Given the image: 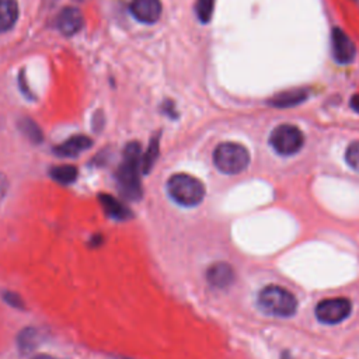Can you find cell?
<instances>
[{"label": "cell", "instance_id": "17", "mask_svg": "<svg viewBox=\"0 0 359 359\" xmlns=\"http://www.w3.org/2000/svg\"><path fill=\"white\" fill-rule=\"evenodd\" d=\"M157 156H158V139L154 137L150 142L147 151L142 156V171H143V174H147L150 171V168L153 167Z\"/></svg>", "mask_w": 359, "mask_h": 359}, {"label": "cell", "instance_id": "11", "mask_svg": "<svg viewBox=\"0 0 359 359\" xmlns=\"http://www.w3.org/2000/svg\"><path fill=\"white\" fill-rule=\"evenodd\" d=\"M91 139L83 135H77L73 137H69L66 142H63L62 144H57L53 151L60 156V157H74L77 154H80L81 151L87 150L88 147H91Z\"/></svg>", "mask_w": 359, "mask_h": 359}, {"label": "cell", "instance_id": "10", "mask_svg": "<svg viewBox=\"0 0 359 359\" xmlns=\"http://www.w3.org/2000/svg\"><path fill=\"white\" fill-rule=\"evenodd\" d=\"M206 279L212 286L223 289V287H227L229 285H231V282L234 279V272L229 264L216 262V264L210 265L209 269L206 271Z\"/></svg>", "mask_w": 359, "mask_h": 359}, {"label": "cell", "instance_id": "18", "mask_svg": "<svg viewBox=\"0 0 359 359\" xmlns=\"http://www.w3.org/2000/svg\"><path fill=\"white\" fill-rule=\"evenodd\" d=\"M213 7H215V0H198L196 14L202 22H208L210 20Z\"/></svg>", "mask_w": 359, "mask_h": 359}, {"label": "cell", "instance_id": "5", "mask_svg": "<svg viewBox=\"0 0 359 359\" xmlns=\"http://www.w3.org/2000/svg\"><path fill=\"white\" fill-rule=\"evenodd\" d=\"M269 143L276 153L282 156H292L302 149L304 143V136L297 126L283 123L272 130L269 136Z\"/></svg>", "mask_w": 359, "mask_h": 359}, {"label": "cell", "instance_id": "9", "mask_svg": "<svg viewBox=\"0 0 359 359\" xmlns=\"http://www.w3.org/2000/svg\"><path fill=\"white\" fill-rule=\"evenodd\" d=\"M56 27L65 35H74L83 27V15L77 8L66 7L59 13Z\"/></svg>", "mask_w": 359, "mask_h": 359}, {"label": "cell", "instance_id": "24", "mask_svg": "<svg viewBox=\"0 0 359 359\" xmlns=\"http://www.w3.org/2000/svg\"><path fill=\"white\" fill-rule=\"evenodd\" d=\"M32 359H57V358H53V356H49V355H38Z\"/></svg>", "mask_w": 359, "mask_h": 359}, {"label": "cell", "instance_id": "20", "mask_svg": "<svg viewBox=\"0 0 359 359\" xmlns=\"http://www.w3.org/2000/svg\"><path fill=\"white\" fill-rule=\"evenodd\" d=\"M22 130H24V133H25L29 139H32L34 142H41V139H42L41 130L35 126L34 122L25 121V122L22 123Z\"/></svg>", "mask_w": 359, "mask_h": 359}, {"label": "cell", "instance_id": "3", "mask_svg": "<svg viewBox=\"0 0 359 359\" xmlns=\"http://www.w3.org/2000/svg\"><path fill=\"white\" fill-rule=\"evenodd\" d=\"M167 191L182 206H196L205 196L203 184L189 174H174L167 182Z\"/></svg>", "mask_w": 359, "mask_h": 359}, {"label": "cell", "instance_id": "19", "mask_svg": "<svg viewBox=\"0 0 359 359\" xmlns=\"http://www.w3.org/2000/svg\"><path fill=\"white\" fill-rule=\"evenodd\" d=\"M345 158H346V163L348 165L358 171L359 172V140L356 142H352L348 149H346V153H345Z\"/></svg>", "mask_w": 359, "mask_h": 359}, {"label": "cell", "instance_id": "16", "mask_svg": "<svg viewBox=\"0 0 359 359\" xmlns=\"http://www.w3.org/2000/svg\"><path fill=\"white\" fill-rule=\"evenodd\" d=\"M39 342V332L34 328L24 330L18 337V346L24 352L32 351Z\"/></svg>", "mask_w": 359, "mask_h": 359}, {"label": "cell", "instance_id": "21", "mask_svg": "<svg viewBox=\"0 0 359 359\" xmlns=\"http://www.w3.org/2000/svg\"><path fill=\"white\" fill-rule=\"evenodd\" d=\"M4 300H6L7 303H10L11 306L18 307V309H21V307L24 306L22 302H21V299H20V296H17L15 293H10V292L4 293Z\"/></svg>", "mask_w": 359, "mask_h": 359}, {"label": "cell", "instance_id": "7", "mask_svg": "<svg viewBox=\"0 0 359 359\" xmlns=\"http://www.w3.org/2000/svg\"><path fill=\"white\" fill-rule=\"evenodd\" d=\"M331 45H332V55L334 59L341 65H348L355 59L356 48L351 38L339 28L332 29L331 35Z\"/></svg>", "mask_w": 359, "mask_h": 359}, {"label": "cell", "instance_id": "23", "mask_svg": "<svg viewBox=\"0 0 359 359\" xmlns=\"http://www.w3.org/2000/svg\"><path fill=\"white\" fill-rule=\"evenodd\" d=\"M351 105H352V108H353L356 112H359V94H356V95L352 97Z\"/></svg>", "mask_w": 359, "mask_h": 359}, {"label": "cell", "instance_id": "12", "mask_svg": "<svg viewBox=\"0 0 359 359\" xmlns=\"http://www.w3.org/2000/svg\"><path fill=\"white\" fill-rule=\"evenodd\" d=\"M100 202L109 217H114L116 220H126L132 216L130 210L111 195H100Z\"/></svg>", "mask_w": 359, "mask_h": 359}, {"label": "cell", "instance_id": "8", "mask_svg": "<svg viewBox=\"0 0 359 359\" xmlns=\"http://www.w3.org/2000/svg\"><path fill=\"white\" fill-rule=\"evenodd\" d=\"M129 8L132 15L144 24H153L161 15L160 0H132Z\"/></svg>", "mask_w": 359, "mask_h": 359}, {"label": "cell", "instance_id": "14", "mask_svg": "<svg viewBox=\"0 0 359 359\" xmlns=\"http://www.w3.org/2000/svg\"><path fill=\"white\" fill-rule=\"evenodd\" d=\"M307 94L304 90H289V91H283L276 94L272 100L271 104L275 107H292L296 105L299 102H302L303 100H306Z\"/></svg>", "mask_w": 359, "mask_h": 359}, {"label": "cell", "instance_id": "4", "mask_svg": "<svg viewBox=\"0 0 359 359\" xmlns=\"http://www.w3.org/2000/svg\"><path fill=\"white\" fill-rule=\"evenodd\" d=\"M213 163L216 168L224 174H238L247 168L250 153L238 143H220L213 151Z\"/></svg>", "mask_w": 359, "mask_h": 359}, {"label": "cell", "instance_id": "6", "mask_svg": "<svg viewBox=\"0 0 359 359\" xmlns=\"http://www.w3.org/2000/svg\"><path fill=\"white\" fill-rule=\"evenodd\" d=\"M352 304L345 297H331L321 300L316 307V317L324 324H337L351 314Z\"/></svg>", "mask_w": 359, "mask_h": 359}, {"label": "cell", "instance_id": "15", "mask_svg": "<svg viewBox=\"0 0 359 359\" xmlns=\"http://www.w3.org/2000/svg\"><path fill=\"white\" fill-rule=\"evenodd\" d=\"M49 175L59 184L67 185L77 178V168L73 165H56L50 168Z\"/></svg>", "mask_w": 359, "mask_h": 359}, {"label": "cell", "instance_id": "22", "mask_svg": "<svg viewBox=\"0 0 359 359\" xmlns=\"http://www.w3.org/2000/svg\"><path fill=\"white\" fill-rule=\"evenodd\" d=\"M7 188H8V182H7V178L0 172V199L6 195L7 192Z\"/></svg>", "mask_w": 359, "mask_h": 359}, {"label": "cell", "instance_id": "2", "mask_svg": "<svg viewBox=\"0 0 359 359\" xmlns=\"http://www.w3.org/2000/svg\"><path fill=\"white\" fill-rule=\"evenodd\" d=\"M259 309L275 317H290L296 313L297 300L296 297L282 286L269 285L258 293Z\"/></svg>", "mask_w": 359, "mask_h": 359}, {"label": "cell", "instance_id": "1", "mask_svg": "<svg viewBox=\"0 0 359 359\" xmlns=\"http://www.w3.org/2000/svg\"><path fill=\"white\" fill-rule=\"evenodd\" d=\"M142 149L136 142L129 143L123 150V161L116 172L118 184L121 192L132 199L142 198V185H140V168H142Z\"/></svg>", "mask_w": 359, "mask_h": 359}, {"label": "cell", "instance_id": "25", "mask_svg": "<svg viewBox=\"0 0 359 359\" xmlns=\"http://www.w3.org/2000/svg\"><path fill=\"white\" fill-rule=\"evenodd\" d=\"M283 359H287V356H286V355H285V356H283Z\"/></svg>", "mask_w": 359, "mask_h": 359}, {"label": "cell", "instance_id": "13", "mask_svg": "<svg viewBox=\"0 0 359 359\" xmlns=\"http://www.w3.org/2000/svg\"><path fill=\"white\" fill-rule=\"evenodd\" d=\"M18 18V4L15 0H0V32L11 29Z\"/></svg>", "mask_w": 359, "mask_h": 359}]
</instances>
